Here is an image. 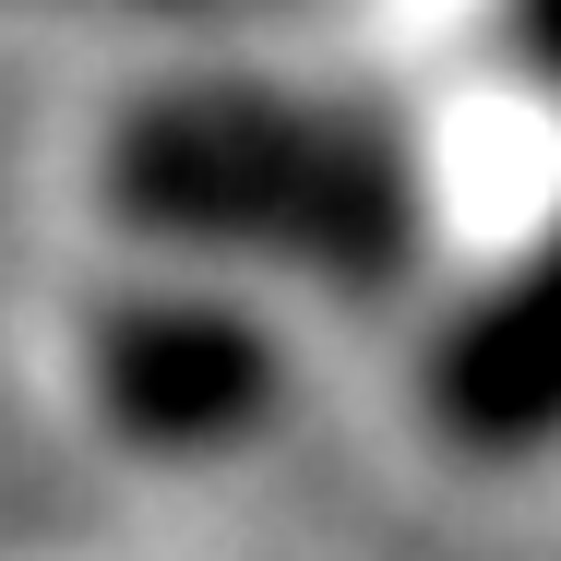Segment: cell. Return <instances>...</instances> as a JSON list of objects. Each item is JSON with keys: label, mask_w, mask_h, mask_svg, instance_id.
Wrapping results in <instances>:
<instances>
[{"label": "cell", "mask_w": 561, "mask_h": 561, "mask_svg": "<svg viewBox=\"0 0 561 561\" xmlns=\"http://www.w3.org/2000/svg\"><path fill=\"white\" fill-rule=\"evenodd\" d=\"M454 407L478 431H526V419L561 407V239L466 323V346H454Z\"/></svg>", "instance_id": "6da1fadb"}]
</instances>
